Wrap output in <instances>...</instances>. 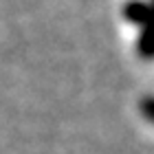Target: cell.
Listing matches in <instances>:
<instances>
[{"label":"cell","mask_w":154,"mask_h":154,"mask_svg":"<svg viewBox=\"0 0 154 154\" xmlns=\"http://www.w3.org/2000/svg\"><path fill=\"white\" fill-rule=\"evenodd\" d=\"M148 13H150V5L145 0H128L123 5V18L139 29L148 26Z\"/></svg>","instance_id":"6da1fadb"},{"label":"cell","mask_w":154,"mask_h":154,"mask_svg":"<svg viewBox=\"0 0 154 154\" xmlns=\"http://www.w3.org/2000/svg\"><path fill=\"white\" fill-rule=\"evenodd\" d=\"M137 53L141 55L143 60H150V57H152V46H150V31H148V26H143L141 33H139V40H137Z\"/></svg>","instance_id":"7a4b0ae2"},{"label":"cell","mask_w":154,"mask_h":154,"mask_svg":"<svg viewBox=\"0 0 154 154\" xmlns=\"http://www.w3.org/2000/svg\"><path fill=\"white\" fill-rule=\"evenodd\" d=\"M152 103H154V99H152L150 95H145V97H143V115H145V119H148V121H152V117H154Z\"/></svg>","instance_id":"3957f363"}]
</instances>
